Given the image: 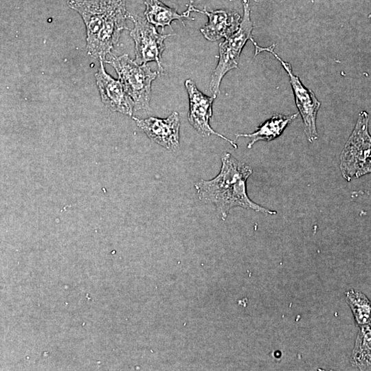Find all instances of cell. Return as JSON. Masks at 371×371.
I'll use <instances>...</instances> for the list:
<instances>
[{
	"mask_svg": "<svg viewBox=\"0 0 371 371\" xmlns=\"http://www.w3.org/2000/svg\"><path fill=\"white\" fill-rule=\"evenodd\" d=\"M146 6L144 11L145 19L156 27H161L162 30L166 26L171 27V23L179 20L183 25V19L190 17L191 10L188 6L186 11L182 14L178 13L176 10L165 5L159 0H144Z\"/></svg>",
	"mask_w": 371,
	"mask_h": 371,
	"instance_id": "13",
	"label": "cell"
},
{
	"mask_svg": "<svg viewBox=\"0 0 371 371\" xmlns=\"http://www.w3.org/2000/svg\"><path fill=\"white\" fill-rule=\"evenodd\" d=\"M250 41L255 47V56L264 51L271 53L287 72L294 94L295 104L303 120L304 133L308 142L310 143L313 142L318 138L316 117L320 106V102L317 100L315 93L311 89L306 88L299 77L293 74L291 65L283 60L275 53V44L263 47L259 46L253 38Z\"/></svg>",
	"mask_w": 371,
	"mask_h": 371,
	"instance_id": "6",
	"label": "cell"
},
{
	"mask_svg": "<svg viewBox=\"0 0 371 371\" xmlns=\"http://www.w3.org/2000/svg\"><path fill=\"white\" fill-rule=\"evenodd\" d=\"M116 71L118 80L132 99L134 110H147L151 98V83L159 72L153 71L147 64H137L128 54L105 60Z\"/></svg>",
	"mask_w": 371,
	"mask_h": 371,
	"instance_id": "3",
	"label": "cell"
},
{
	"mask_svg": "<svg viewBox=\"0 0 371 371\" xmlns=\"http://www.w3.org/2000/svg\"><path fill=\"white\" fill-rule=\"evenodd\" d=\"M346 300L357 325L370 324V302L362 292L353 289L348 291Z\"/></svg>",
	"mask_w": 371,
	"mask_h": 371,
	"instance_id": "15",
	"label": "cell"
},
{
	"mask_svg": "<svg viewBox=\"0 0 371 371\" xmlns=\"http://www.w3.org/2000/svg\"><path fill=\"white\" fill-rule=\"evenodd\" d=\"M369 116L361 111L340 156L343 177L350 181L370 172L371 137L368 133Z\"/></svg>",
	"mask_w": 371,
	"mask_h": 371,
	"instance_id": "4",
	"label": "cell"
},
{
	"mask_svg": "<svg viewBox=\"0 0 371 371\" xmlns=\"http://www.w3.org/2000/svg\"><path fill=\"white\" fill-rule=\"evenodd\" d=\"M219 173L210 180L201 179L194 183L199 199L206 203H213L223 220L229 210L240 207L267 214H276L251 200L247 192V181L252 174L251 168L226 153L222 157Z\"/></svg>",
	"mask_w": 371,
	"mask_h": 371,
	"instance_id": "1",
	"label": "cell"
},
{
	"mask_svg": "<svg viewBox=\"0 0 371 371\" xmlns=\"http://www.w3.org/2000/svg\"><path fill=\"white\" fill-rule=\"evenodd\" d=\"M133 119L153 142L168 150H179L180 121L177 112H173L165 119L155 117L146 119L133 117Z\"/></svg>",
	"mask_w": 371,
	"mask_h": 371,
	"instance_id": "9",
	"label": "cell"
},
{
	"mask_svg": "<svg viewBox=\"0 0 371 371\" xmlns=\"http://www.w3.org/2000/svg\"><path fill=\"white\" fill-rule=\"evenodd\" d=\"M185 87L189 98L188 119L190 124L201 135L205 137L215 135L237 148L235 142L215 131L210 125V120L212 116V104L216 97H210L203 93L191 79L186 80Z\"/></svg>",
	"mask_w": 371,
	"mask_h": 371,
	"instance_id": "8",
	"label": "cell"
},
{
	"mask_svg": "<svg viewBox=\"0 0 371 371\" xmlns=\"http://www.w3.org/2000/svg\"><path fill=\"white\" fill-rule=\"evenodd\" d=\"M131 20L134 23L130 35L135 42V62L142 65L155 61L163 72L161 54L165 49L164 41L170 34H159L153 25L139 16L131 15Z\"/></svg>",
	"mask_w": 371,
	"mask_h": 371,
	"instance_id": "7",
	"label": "cell"
},
{
	"mask_svg": "<svg viewBox=\"0 0 371 371\" xmlns=\"http://www.w3.org/2000/svg\"><path fill=\"white\" fill-rule=\"evenodd\" d=\"M298 113H294L289 115L276 114L272 116L261 124L257 129L251 133L247 134H237L236 138L239 137H249L251 139L247 144V148L251 146L258 141L270 142L279 137L288 124L295 120Z\"/></svg>",
	"mask_w": 371,
	"mask_h": 371,
	"instance_id": "12",
	"label": "cell"
},
{
	"mask_svg": "<svg viewBox=\"0 0 371 371\" xmlns=\"http://www.w3.org/2000/svg\"><path fill=\"white\" fill-rule=\"evenodd\" d=\"M370 324L360 326L351 355L352 364L359 370L370 368Z\"/></svg>",
	"mask_w": 371,
	"mask_h": 371,
	"instance_id": "14",
	"label": "cell"
},
{
	"mask_svg": "<svg viewBox=\"0 0 371 371\" xmlns=\"http://www.w3.org/2000/svg\"><path fill=\"white\" fill-rule=\"evenodd\" d=\"M67 4L84 21L88 54L104 60L122 31L128 30L126 20L132 14L126 10V0H68Z\"/></svg>",
	"mask_w": 371,
	"mask_h": 371,
	"instance_id": "2",
	"label": "cell"
},
{
	"mask_svg": "<svg viewBox=\"0 0 371 371\" xmlns=\"http://www.w3.org/2000/svg\"><path fill=\"white\" fill-rule=\"evenodd\" d=\"M100 66L95 74L97 86L103 104L111 111L131 116L134 110L132 99L125 91L120 80L108 74L100 60Z\"/></svg>",
	"mask_w": 371,
	"mask_h": 371,
	"instance_id": "10",
	"label": "cell"
},
{
	"mask_svg": "<svg viewBox=\"0 0 371 371\" xmlns=\"http://www.w3.org/2000/svg\"><path fill=\"white\" fill-rule=\"evenodd\" d=\"M188 6L192 12L204 14L207 16L208 21L200 30L208 41H216L221 38H226L234 34L239 27L241 17L236 12L224 10L207 11L205 8L199 10L191 2Z\"/></svg>",
	"mask_w": 371,
	"mask_h": 371,
	"instance_id": "11",
	"label": "cell"
},
{
	"mask_svg": "<svg viewBox=\"0 0 371 371\" xmlns=\"http://www.w3.org/2000/svg\"><path fill=\"white\" fill-rule=\"evenodd\" d=\"M243 16L238 30L219 44V58L212 72L210 90L214 97L220 92L224 76L238 67L240 55L247 40L252 38L253 23L250 17V0H242Z\"/></svg>",
	"mask_w": 371,
	"mask_h": 371,
	"instance_id": "5",
	"label": "cell"
}]
</instances>
